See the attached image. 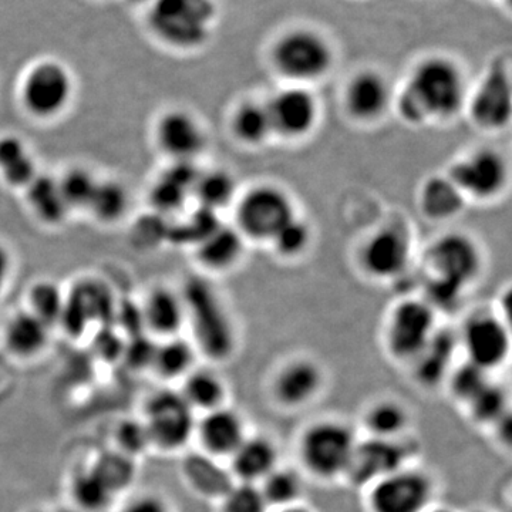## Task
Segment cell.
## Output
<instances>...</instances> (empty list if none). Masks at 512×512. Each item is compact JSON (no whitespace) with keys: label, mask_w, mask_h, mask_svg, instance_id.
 I'll list each match as a JSON object with an SVG mask.
<instances>
[{"label":"cell","mask_w":512,"mask_h":512,"mask_svg":"<svg viewBox=\"0 0 512 512\" xmlns=\"http://www.w3.org/2000/svg\"><path fill=\"white\" fill-rule=\"evenodd\" d=\"M470 86L454 57L431 53L420 57L396 87L392 114L412 128L453 123L464 116Z\"/></svg>","instance_id":"6da1fadb"},{"label":"cell","mask_w":512,"mask_h":512,"mask_svg":"<svg viewBox=\"0 0 512 512\" xmlns=\"http://www.w3.org/2000/svg\"><path fill=\"white\" fill-rule=\"evenodd\" d=\"M133 2L141 3V5H148V3L153 2V0H133Z\"/></svg>","instance_id":"db71d44e"},{"label":"cell","mask_w":512,"mask_h":512,"mask_svg":"<svg viewBox=\"0 0 512 512\" xmlns=\"http://www.w3.org/2000/svg\"><path fill=\"white\" fill-rule=\"evenodd\" d=\"M49 329V325L30 311L16 313L6 325V346L13 355L35 356L46 348L49 342Z\"/></svg>","instance_id":"f546056e"},{"label":"cell","mask_w":512,"mask_h":512,"mask_svg":"<svg viewBox=\"0 0 512 512\" xmlns=\"http://www.w3.org/2000/svg\"><path fill=\"white\" fill-rule=\"evenodd\" d=\"M36 161L18 136L0 137V175L15 188H26L36 177Z\"/></svg>","instance_id":"1f68e13d"},{"label":"cell","mask_w":512,"mask_h":512,"mask_svg":"<svg viewBox=\"0 0 512 512\" xmlns=\"http://www.w3.org/2000/svg\"><path fill=\"white\" fill-rule=\"evenodd\" d=\"M181 394L192 409L204 410L207 413L224 406L227 389L217 373L208 369H200L188 373Z\"/></svg>","instance_id":"e575fe53"},{"label":"cell","mask_w":512,"mask_h":512,"mask_svg":"<svg viewBox=\"0 0 512 512\" xmlns=\"http://www.w3.org/2000/svg\"><path fill=\"white\" fill-rule=\"evenodd\" d=\"M464 116L484 134H500L512 120V76L510 56L491 57L480 79L470 86Z\"/></svg>","instance_id":"30bf717a"},{"label":"cell","mask_w":512,"mask_h":512,"mask_svg":"<svg viewBox=\"0 0 512 512\" xmlns=\"http://www.w3.org/2000/svg\"><path fill=\"white\" fill-rule=\"evenodd\" d=\"M97 471L106 478L107 483L113 487V490L119 491L133 477V468L128 463L126 456H106L101 458L96 467Z\"/></svg>","instance_id":"bcb514c9"},{"label":"cell","mask_w":512,"mask_h":512,"mask_svg":"<svg viewBox=\"0 0 512 512\" xmlns=\"http://www.w3.org/2000/svg\"><path fill=\"white\" fill-rule=\"evenodd\" d=\"M119 440L121 446L126 448L127 451H133V453H138L148 443H151L146 424L133 423V421H127L121 426Z\"/></svg>","instance_id":"7dc6e473"},{"label":"cell","mask_w":512,"mask_h":512,"mask_svg":"<svg viewBox=\"0 0 512 512\" xmlns=\"http://www.w3.org/2000/svg\"><path fill=\"white\" fill-rule=\"evenodd\" d=\"M123 512H170V510L160 498L144 495V497H138L131 501Z\"/></svg>","instance_id":"c3c4849f"},{"label":"cell","mask_w":512,"mask_h":512,"mask_svg":"<svg viewBox=\"0 0 512 512\" xmlns=\"http://www.w3.org/2000/svg\"><path fill=\"white\" fill-rule=\"evenodd\" d=\"M158 147L173 163H197L208 147L204 124L191 111H167L157 121Z\"/></svg>","instance_id":"d6986e66"},{"label":"cell","mask_w":512,"mask_h":512,"mask_svg":"<svg viewBox=\"0 0 512 512\" xmlns=\"http://www.w3.org/2000/svg\"><path fill=\"white\" fill-rule=\"evenodd\" d=\"M315 242V229L308 218L299 212L272 238L268 247L272 255L284 264L301 261L309 254Z\"/></svg>","instance_id":"d6a6232c"},{"label":"cell","mask_w":512,"mask_h":512,"mask_svg":"<svg viewBox=\"0 0 512 512\" xmlns=\"http://www.w3.org/2000/svg\"><path fill=\"white\" fill-rule=\"evenodd\" d=\"M218 15L215 0H153L148 3L147 23L164 45L195 52L210 42Z\"/></svg>","instance_id":"5b68a950"},{"label":"cell","mask_w":512,"mask_h":512,"mask_svg":"<svg viewBox=\"0 0 512 512\" xmlns=\"http://www.w3.org/2000/svg\"><path fill=\"white\" fill-rule=\"evenodd\" d=\"M266 59L282 84L313 87L332 74L338 56L325 33L311 26H293L272 40Z\"/></svg>","instance_id":"3957f363"},{"label":"cell","mask_w":512,"mask_h":512,"mask_svg":"<svg viewBox=\"0 0 512 512\" xmlns=\"http://www.w3.org/2000/svg\"><path fill=\"white\" fill-rule=\"evenodd\" d=\"M417 210L431 224L447 225L463 215L468 201L446 171L430 174L419 185L416 194Z\"/></svg>","instance_id":"44dd1931"},{"label":"cell","mask_w":512,"mask_h":512,"mask_svg":"<svg viewBox=\"0 0 512 512\" xmlns=\"http://www.w3.org/2000/svg\"><path fill=\"white\" fill-rule=\"evenodd\" d=\"M439 313L419 293H404L387 311L383 343L387 355L410 365L439 329Z\"/></svg>","instance_id":"ba28073f"},{"label":"cell","mask_w":512,"mask_h":512,"mask_svg":"<svg viewBox=\"0 0 512 512\" xmlns=\"http://www.w3.org/2000/svg\"><path fill=\"white\" fill-rule=\"evenodd\" d=\"M357 440L355 431L345 421H313L299 437L298 453L302 466L319 480L345 478Z\"/></svg>","instance_id":"9c48e42d"},{"label":"cell","mask_w":512,"mask_h":512,"mask_svg":"<svg viewBox=\"0 0 512 512\" xmlns=\"http://www.w3.org/2000/svg\"><path fill=\"white\" fill-rule=\"evenodd\" d=\"M360 274L375 284H402L416 268L412 225L403 217H389L360 239L355 252Z\"/></svg>","instance_id":"277c9868"},{"label":"cell","mask_w":512,"mask_h":512,"mask_svg":"<svg viewBox=\"0 0 512 512\" xmlns=\"http://www.w3.org/2000/svg\"><path fill=\"white\" fill-rule=\"evenodd\" d=\"M10 268H12V261H10L8 249L0 245V292L8 281Z\"/></svg>","instance_id":"681fc988"},{"label":"cell","mask_w":512,"mask_h":512,"mask_svg":"<svg viewBox=\"0 0 512 512\" xmlns=\"http://www.w3.org/2000/svg\"><path fill=\"white\" fill-rule=\"evenodd\" d=\"M274 140L299 144L316 133L322 120V104L313 87L282 84L266 97Z\"/></svg>","instance_id":"4fadbf2b"},{"label":"cell","mask_w":512,"mask_h":512,"mask_svg":"<svg viewBox=\"0 0 512 512\" xmlns=\"http://www.w3.org/2000/svg\"><path fill=\"white\" fill-rule=\"evenodd\" d=\"M248 242L232 224L221 222L220 227L195 247L198 264L212 274H227L244 261Z\"/></svg>","instance_id":"cb8c5ba5"},{"label":"cell","mask_w":512,"mask_h":512,"mask_svg":"<svg viewBox=\"0 0 512 512\" xmlns=\"http://www.w3.org/2000/svg\"><path fill=\"white\" fill-rule=\"evenodd\" d=\"M258 485L271 511L301 504L303 480L292 468L278 466Z\"/></svg>","instance_id":"d590c367"},{"label":"cell","mask_w":512,"mask_h":512,"mask_svg":"<svg viewBox=\"0 0 512 512\" xmlns=\"http://www.w3.org/2000/svg\"><path fill=\"white\" fill-rule=\"evenodd\" d=\"M232 140L247 150H259L274 141L271 117L265 99L245 97L239 100L228 116Z\"/></svg>","instance_id":"7402d4cb"},{"label":"cell","mask_w":512,"mask_h":512,"mask_svg":"<svg viewBox=\"0 0 512 512\" xmlns=\"http://www.w3.org/2000/svg\"><path fill=\"white\" fill-rule=\"evenodd\" d=\"M325 386V372L311 357L299 356L285 362L272 377L275 402L289 410L311 404Z\"/></svg>","instance_id":"ffe728a7"},{"label":"cell","mask_w":512,"mask_h":512,"mask_svg":"<svg viewBox=\"0 0 512 512\" xmlns=\"http://www.w3.org/2000/svg\"><path fill=\"white\" fill-rule=\"evenodd\" d=\"M144 323L163 336H177L187 322V311L183 293L171 291L167 288H157L148 295L143 309H141Z\"/></svg>","instance_id":"4316f807"},{"label":"cell","mask_w":512,"mask_h":512,"mask_svg":"<svg viewBox=\"0 0 512 512\" xmlns=\"http://www.w3.org/2000/svg\"><path fill=\"white\" fill-rule=\"evenodd\" d=\"M29 207L37 220L46 225H59L69 215V207L64 201L59 180L52 175L37 174L26 187Z\"/></svg>","instance_id":"4dcf8cb0"},{"label":"cell","mask_w":512,"mask_h":512,"mask_svg":"<svg viewBox=\"0 0 512 512\" xmlns=\"http://www.w3.org/2000/svg\"><path fill=\"white\" fill-rule=\"evenodd\" d=\"M221 220L218 214L205 208L198 207L194 214L190 215L184 222H181L180 229H175L177 237L185 244L194 245V248L204 241L215 228L220 227Z\"/></svg>","instance_id":"f6af8a7d"},{"label":"cell","mask_w":512,"mask_h":512,"mask_svg":"<svg viewBox=\"0 0 512 512\" xmlns=\"http://www.w3.org/2000/svg\"><path fill=\"white\" fill-rule=\"evenodd\" d=\"M195 430L202 446L218 457H231L248 436L241 414L225 406L205 413Z\"/></svg>","instance_id":"d4e9b609"},{"label":"cell","mask_w":512,"mask_h":512,"mask_svg":"<svg viewBox=\"0 0 512 512\" xmlns=\"http://www.w3.org/2000/svg\"><path fill=\"white\" fill-rule=\"evenodd\" d=\"M446 174L457 185L468 204H491L510 188L511 164L500 148L478 146L454 158Z\"/></svg>","instance_id":"8fae6325"},{"label":"cell","mask_w":512,"mask_h":512,"mask_svg":"<svg viewBox=\"0 0 512 512\" xmlns=\"http://www.w3.org/2000/svg\"><path fill=\"white\" fill-rule=\"evenodd\" d=\"M99 181L86 168H72L59 180L64 201L70 211L89 210Z\"/></svg>","instance_id":"7bdbcfd3"},{"label":"cell","mask_w":512,"mask_h":512,"mask_svg":"<svg viewBox=\"0 0 512 512\" xmlns=\"http://www.w3.org/2000/svg\"><path fill=\"white\" fill-rule=\"evenodd\" d=\"M264 494L258 484L237 481L229 485L222 497V512H269Z\"/></svg>","instance_id":"ee69618b"},{"label":"cell","mask_w":512,"mask_h":512,"mask_svg":"<svg viewBox=\"0 0 512 512\" xmlns=\"http://www.w3.org/2000/svg\"><path fill=\"white\" fill-rule=\"evenodd\" d=\"M116 491L96 468L82 471L73 481V495L84 510H104L113 500Z\"/></svg>","instance_id":"f35d334b"},{"label":"cell","mask_w":512,"mask_h":512,"mask_svg":"<svg viewBox=\"0 0 512 512\" xmlns=\"http://www.w3.org/2000/svg\"><path fill=\"white\" fill-rule=\"evenodd\" d=\"M130 204L128 192L117 181H99L90 201L89 211L104 224H113L126 215Z\"/></svg>","instance_id":"8d00e7d4"},{"label":"cell","mask_w":512,"mask_h":512,"mask_svg":"<svg viewBox=\"0 0 512 512\" xmlns=\"http://www.w3.org/2000/svg\"><path fill=\"white\" fill-rule=\"evenodd\" d=\"M146 427L151 443L175 450L187 444L197 424L194 409L184 399L183 394L163 390L148 400L146 407Z\"/></svg>","instance_id":"ac0fdd59"},{"label":"cell","mask_w":512,"mask_h":512,"mask_svg":"<svg viewBox=\"0 0 512 512\" xmlns=\"http://www.w3.org/2000/svg\"><path fill=\"white\" fill-rule=\"evenodd\" d=\"M231 224L248 245L268 247L272 238L299 214L298 204L284 185L259 181L239 191Z\"/></svg>","instance_id":"8992f818"},{"label":"cell","mask_w":512,"mask_h":512,"mask_svg":"<svg viewBox=\"0 0 512 512\" xmlns=\"http://www.w3.org/2000/svg\"><path fill=\"white\" fill-rule=\"evenodd\" d=\"M466 406L477 423L497 424L508 416L507 392L504 387L491 380Z\"/></svg>","instance_id":"ab89813d"},{"label":"cell","mask_w":512,"mask_h":512,"mask_svg":"<svg viewBox=\"0 0 512 512\" xmlns=\"http://www.w3.org/2000/svg\"><path fill=\"white\" fill-rule=\"evenodd\" d=\"M30 312L42 319L46 325H55L62 320L66 298L62 289L49 281L37 282L29 293Z\"/></svg>","instance_id":"60d3db41"},{"label":"cell","mask_w":512,"mask_h":512,"mask_svg":"<svg viewBox=\"0 0 512 512\" xmlns=\"http://www.w3.org/2000/svg\"><path fill=\"white\" fill-rule=\"evenodd\" d=\"M396 87L379 69L363 67L350 74L340 93L343 114L353 126H379L393 113Z\"/></svg>","instance_id":"5bb4252c"},{"label":"cell","mask_w":512,"mask_h":512,"mask_svg":"<svg viewBox=\"0 0 512 512\" xmlns=\"http://www.w3.org/2000/svg\"><path fill=\"white\" fill-rule=\"evenodd\" d=\"M491 372L481 369L473 363L464 360L463 363H456L451 370L447 382L450 384L451 393L458 402L467 404L477 396L481 390L491 382Z\"/></svg>","instance_id":"b9f144b4"},{"label":"cell","mask_w":512,"mask_h":512,"mask_svg":"<svg viewBox=\"0 0 512 512\" xmlns=\"http://www.w3.org/2000/svg\"><path fill=\"white\" fill-rule=\"evenodd\" d=\"M433 495L429 474L409 464L369 485L367 504L370 512H426Z\"/></svg>","instance_id":"2e32d148"},{"label":"cell","mask_w":512,"mask_h":512,"mask_svg":"<svg viewBox=\"0 0 512 512\" xmlns=\"http://www.w3.org/2000/svg\"><path fill=\"white\" fill-rule=\"evenodd\" d=\"M73 93L70 70L55 60H43L26 73L20 87V100L30 116L50 120L69 107Z\"/></svg>","instance_id":"9a60e30c"},{"label":"cell","mask_w":512,"mask_h":512,"mask_svg":"<svg viewBox=\"0 0 512 512\" xmlns=\"http://www.w3.org/2000/svg\"><path fill=\"white\" fill-rule=\"evenodd\" d=\"M200 168L197 163H173L151 190V202L161 212H175L192 197Z\"/></svg>","instance_id":"83f0119b"},{"label":"cell","mask_w":512,"mask_h":512,"mask_svg":"<svg viewBox=\"0 0 512 512\" xmlns=\"http://www.w3.org/2000/svg\"><path fill=\"white\" fill-rule=\"evenodd\" d=\"M457 340L464 360L493 373L510 357V322L495 308H478L461 323Z\"/></svg>","instance_id":"7c38bea8"},{"label":"cell","mask_w":512,"mask_h":512,"mask_svg":"<svg viewBox=\"0 0 512 512\" xmlns=\"http://www.w3.org/2000/svg\"><path fill=\"white\" fill-rule=\"evenodd\" d=\"M36 512H77V511L67 510V508H60V510H55V511H36Z\"/></svg>","instance_id":"f5cc1de1"},{"label":"cell","mask_w":512,"mask_h":512,"mask_svg":"<svg viewBox=\"0 0 512 512\" xmlns=\"http://www.w3.org/2000/svg\"><path fill=\"white\" fill-rule=\"evenodd\" d=\"M426 512H453L450 510H447V508H429Z\"/></svg>","instance_id":"816d5d0a"},{"label":"cell","mask_w":512,"mask_h":512,"mask_svg":"<svg viewBox=\"0 0 512 512\" xmlns=\"http://www.w3.org/2000/svg\"><path fill=\"white\" fill-rule=\"evenodd\" d=\"M413 446L406 439H379L367 436L357 440L346 477L357 487L367 488L380 478L409 466Z\"/></svg>","instance_id":"e0dca14e"},{"label":"cell","mask_w":512,"mask_h":512,"mask_svg":"<svg viewBox=\"0 0 512 512\" xmlns=\"http://www.w3.org/2000/svg\"><path fill=\"white\" fill-rule=\"evenodd\" d=\"M367 436L379 439H403L410 426V413L393 399L377 400L365 412Z\"/></svg>","instance_id":"836d02e7"},{"label":"cell","mask_w":512,"mask_h":512,"mask_svg":"<svg viewBox=\"0 0 512 512\" xmlns=\"http://www.w3.org/2000/svg\"><path fill=\"white\" fill-rule=\"evenodd\" d=\"M183 298L187 322L194 326L198 345L212 359H228L237 349L238 335L220 293L204 279H191Z\"/></svg>","instance_id":"52a82bcc"},{"label":"cell","mask_w":512,"mask_h":512,"mask_svg":"<svg viewBox=\"0 0 512 512\" xmlns=\"http://www.w3.org/2000/svg\"><path fill=\"white\" fill-rule=\"evenodd\" d=\"M195 350L187 340L173 336L167 342L156 346L153 365L164 377H180L188 375L194 365Z\"/></svg>","instance_id":"74e56055"},{"label":"cell","mask_w":512,"mask_h":512,"mask_svg":"<svg viewBox=\"0 0 512 512\" xmlns=\"http://www.w3.org/2000/svg\"><path fill=\"white\" fill-rule=\"evenodd\" d=\"M485 254L480 241L461 229H446L417 256V289L437 313L456 311L480 281Z\"/></svg>","instance_id":"7a4b0ae2"},{"label":"cell","mask_w":512,"mask_h":512,"mask_svg":"<svg viewBox=\"0 0 512 512\" xmlns=\"http://www.w3.org/2000/svg\"><path fill=\"white\" fill-rule=\"evenodd\" d=\"M458 350L457 330L439 326L426 348L409 365L417 382L423 387H436L447 380L456 366Z\"/></svg>","instance_id":"603a6c76"},{"label":"cell","mask_w":512,"mask_h":512,"mask_svg":"<svg viewBox=\"0 0 512 512\" xmlns=\"http://www.w3.org/2000/svg\"><path fill=\"white\" fill-rule=\"evenodd\" d=\"M238 481L259 484L279 466L278 448L264 436H247L229 457Z\"/></svg>","instance_id":"484cf974"},{"label":"cell","mask_w":512,"mask_h":512,"mask_svg":"<svg viewBox=\"0 0 512 512\" xmlns=\"http://www.w3.org/2000/svg\"><path fill=\"white\" fill-rule=\"evenodd\" d=\"M274 512H313L311 508L305 507V505L296 504L292 507L281 508V510H275Z\"/></svg>","instance_id":"f907efd6"},{"label":"cell","mask_w":512,"mask_h":512,"mask_svg":"<svg viewBox=\"0 0 512 512\" xmlns=\"http://www.w3.org/2000/svg\"><path fill=\"white\" fill-rule=\"evenodd\" d=\"M239 191L237 178L227 168H208L200 171L192 197L198 207L220 214L222 210L232 208Z\"/></svg>","instance_id":"f1b7e54d"}]
</instances>
